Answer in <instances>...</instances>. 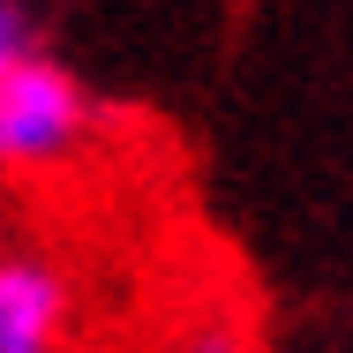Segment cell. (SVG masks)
I'll return each mask as SVG.
<instances>
[{
  "label": "cell",
  "mask_w": 353,
  "mask_h": 353,
  "mask_svg": "<svg viewBox=\"0 0 353 353\" xmlns=\"http://www.w3.org/2000/svg\"><path fill=\"white\" fill-rule=\"evenodd\" d=\"M83 83L38 53L0 61V165L8 173H46L83 143Z\"/></svg>",
  "instance_id": "cell-1"
},
{
  "label": "cell",
  "mask_w": 353,
  "mask_h": 353,
  "mask_svg": "<svg viewBox=\"0 0 353 353\" xmlns=\"http://www.w3.org/2000/svg\"><path fill=\"white\" fill-rule=\"evenodd\" d=\"M68 331V279L38 256L0 263V353H53Z\"/></svg>",
  "instance_id": "cell-2"
},
{
  "label": "cell",
  "mask_w": 353,
  "mask_h": 353,
  "mask_svg": "<svg viewBox=\"0 0 353 353\" xmlns=\"http://www.w3.org/2000/svg\"><path fill=\"white\" fill-rule=\"evenodd\" d=\"M15 53H30V15H23V0H0V61H15Z\"/></svg>",
  "instance_id": "cell-3"
},
{
  "label": "cell",
  "mask_w": 353,
  "mask_h": 353,
  "mask_svg": "<svg viewBox=\"0 0 353 353\" xmlns=\"http://www.w3.org/2000/svg\"><path fill=\"white\" fill-rule=\"evenodd\" d=\"M188 353H241V346H233V331H203V339H196Z\"/></svg>",
  "instance_id": "cell-4"
}]
</instances>
